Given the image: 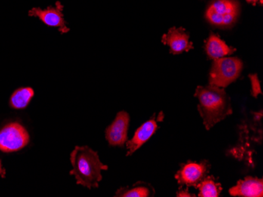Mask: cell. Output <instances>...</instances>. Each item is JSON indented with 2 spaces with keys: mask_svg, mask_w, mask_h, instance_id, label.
<instances>
[{
  "mask_svg": "<svg viewBox=\"0 0 263 197\" xmlns=\"http://www.w3.org/2000/svg\"><path fill=\"white\" fill-rule=\"evenodd\" d=\"M195 97L199 100L198 110L206 130L233 113L230 97L221 87L211 84L198 86Z\"/></svg>",
  "mask_w": 263,
  "mask_h": 197,
  "instance_id": "1",
  "label": "cell"
},
{
  "mask_svg": "<svg viewBox=\"0 0 263 197\" xmlns=\"http://www.w3.org/2000/svg\"><path fill=\"white\" fill-rule=\"evenodd\" d=\"M73 170L69 172L74 176L77 184L85 187L98 188L101 182L102 170H106L108 166L100 161L97 152L88 146H76L70 154Z\"/></svg>",
  "mask_w": 263,
  "mask_h": 197,
  "instance_id": "2",
  "label": "cell"
},
{
  "mask_svg": "<svg viewBox=\"0 0 263 197\" xmlns=\"http://www.w3.org/2000/svg\"><path fill=\"white\" fill-rule=\"evenodd\" d=\"M243 62L237 57H221L214 60L209 73V84L226 87L241 73Z\"/></svg>",
  "mask_w": 263,
  "mask_h": 197,
  "instance_id": "3",
  "label": "cell"
},
{
  "mask_svg": "<svg viewBox=\"0 0 263 197\" xmlns=\"http://www.w3.org/2000/svg\"><path fill=\"white\" fill-rule=\"evenodd\" d=\"M240 14V4L236 0H214L206 10V20L212 26L230 28Z\"/></svg>",
  "mask_w": 263,
  "mask_h": 197,
  "instance_id": "4",
  "label": "cell"
},
{
  "mask_svg": "<svg viewBox=\"0 0 263 197\" xmlns=\"http://www.w3.org/2000/svg\"><path fill=\"white\" fill-rule=\"evenodd\" d=\"M29 135L22 125L10 123L0 130V150L4 152H16L29 142Z\"/></svg>",
  "mask_w": 263,
  "mask_h": 197,
  "instance_id": "5",
  "label": "cell"
},
{
  "mask_svg": "<svg viewBox=\"0 0 263 197\" xmlns=\"http://www.w3.org/2000/svg\"><path fill=\"white\" fill-rule=\"evenodd\" d=\"M210 164L206 160L196 163L187 162L181 165V168L176 173L175 179L179 185L182 186L196 187L209 173Z\"/></svg>",
  "mask_w": 263,
  "mask_h": 197,
  "instance_id": "6",
  "label": "cell"
},
{
  "mask_svg": "<svg viewBox=\"0 0 263 197\" xmlns=\"http://www.w3.org/2000/svg\"><path fill=\"white\" fill-rule=\"evenodd\" d=\"M63 10V6L58 1L54 7H48L44 10L39 7L32 8L29 10V15L38 17L46 26L49 27L59 28V32L64 34L69 32V29L66 26Z\"/></svg>",
  "mask_w": 263,
  "mask_h": 197,
  "instance_id": "7",
  "label": "cell"
},
{
  "mask_svg": "<svg viewBox=\"0 0 263 197\" xmlns=\"http://www.w3.org/2000/svg\"><path fill=\"white\" fill-rule=\"evenodd\" d=\"M129 115L126 112H119L113 123L106 129V139L111 146L123 147L128 139Z\"/></svg>",
  "mask_w": 263,
  "mask_h": 197,
  "instance_id": "8",
  "label": "cell"
},
{
  "mask_svg": "<svg viewBox=\"0 0 263 197\" xmlns=\"http://www.w3.org/2000/svg\"><path fill=\"white\" fill-rule=\"evenodd\" d=\"M162 42L169 46L171 52L174 54L193 49V43L189 41V34L183 28H171L169 32L162 36Z\"/></svg>",
  "mask_w": 263,
  "mask_h": 197,
  "instance_id": "9",
  "label": "cell"
},
{
  "mask_svg": "<svg viewBox=\"0 0 263 197\" xmlns=\"http://www.w3.org/2000/svg\"><path fill=\"white\" fill-rule=\"evenodd\" d=\"M155 117L154 115L152 118H151L148 121L142 124L134 134L133 139L127 142L126 145L128 148L127 157L133 155L143 144L147 142L156 132L158 129V124Z\"/></svg>",
  "mask_w": 263,
  "mask_h": 197,
  "instance_id": "10",
  "label": "cell"
},
{
  "mask_svg": "<svg viewBox=\"0 0 263 197\" xmlns=\"http://www.w3.org/2000/svg\"><path fill=\"white\" fill-rule=\"evenodd\" d=\"M233 196L261 197L263 196V181L257 178L247 177L239 181L236 185L230 189Z\"/></svg>",
  "mask_w": 263,
  "mask_h": 197,
  "instance_id": "11",
  "label": "cell"
},
{
  "mask_svg": "<svg viewBox=\"0 0 263 197\" xmlns=\"http://www.w3.org/2000/svg\"><path fill=\"white\" fill-rule=\"evenodd\" d=\"M205 50L209 58L213 60L230 55L236 51L234 48L229 47L218 35L214 33L210 34L205 43Z\"/></svg>",
  "mask_w": 263,
  "mask_h": 197,
  "instance_id": "12",
  "label": "cell"
},
{
  "mask_svg": "<svg viewBox=\"0 0 263 197\" xmlns=\"http://www.w3.org/2000/svg\"><path fill=\"white\" fill-rule=\"evenodd\" d=\"M155 191L147 184L137 182L132 188H121L117 191L115 196L120 197H147L154 195Z\"/></svg>",
  "mask_w": 263,
  "mask_h": 197,
  "instance_id": "13",
  "label": "cell"
},
{
  "mask_svg": "<svg viewBox=\"0 0 263 197\" xmlns=\"http://www.w3.org/2000/svg\"><path fill=\"white\" fill-rule=\"evenodd\" d=\"M34 91L31 87H22L16 90L10 100V104L12 108L16 110H22L25 108L31 99L33 98Z\"/></svg>",
  "mask_w": 263,
  "mask_h": 197,
  "instance_id": "14",
  "label": "cell"
},
{
  "mask_svg": "<svg viewBox=\"0 0 263 197\" xmlns=\"http://www.w3.org/2000/svg\"><path fill=\"white\" fill-rule=\"evenodd\" d=\"M196 187L199 189L200 197H218L222 190L221 184L213 176H206Z\"/></svg>",
  "mask_w": 263,
  "mask_h": 197,
  "instance_id": "15",
  "label": "cell"
},
{
  "mask_svg": "<svg viewBox=\"0 0 263 197\" xmlns=\"http://www.w3.org/2000/svg\"><path fill=\"white\" fill-rule=\"evenodd\" d=\"M250 79L252 82V94L255 98L257 95L261 94V88H260L259 80H258V76L256 74L250 75Z\"/></svg>",
  "mask_w": 263,
  "mask_h": 197,
  "instance_id": "16",
  "label": "cell"
},
{
  "mask_svg": "<svg viewBox=\"0 0 263 197\" xmlns=\"http://www.w3.org/2000/svg\"><path fill=\"white\" fill-rule=\"evenodd\" d=\"M177 196H195V195L193 194L189 193V191L185 189V190H181L177 192Z\"/></svg>",
  "mask_w": 263,
  "mask_h": 197,
  "instance_id": "17",
  "label": "cell"
},
{
  "mask_svg": "<svg viewBox=\"0 0 263 197\" xmlns=\"http://www.w3.org/2000/svg\"><path fill=\"white\" fill-rule=\"evenodd\" d=\"M0 176H2L3 178H4V176H5V170L3 169L1 160H0Z\"/></svg>",
  "mask_w": 263,
  "mask_h": 197,
  "instance_id": "18",
  "label": "cell"
},
{
  "mask_svg": "<svg viewBox=\"0 0 263 197\" xmlns=\"http://www.w3.org/2000/svg\"><path fill=\"white\" fill-rule=\"evenodd\" d=\"M248 3H251V4H253V5H255L256 4L257 2H258V1H260V3L261 4H262V0H247Z\"/></svg>",
  "mask_w": 263,
  "mask_h": 197,
  "instance_id": "19",
  "label": "cell"
}]
</instances>
